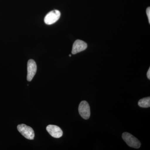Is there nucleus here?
I'll return each instance as SVG.
<instances>
[{
    "mask_svg": "<svg viewBox=\"0 0 150 150\" xmlns=\"http://www.w3.org/2000/svg\"><path fill=\"white\" fill-rule=\"evenodd\" d=\"M138 105L140 107L142 108L150 107V97L144 98H142L139 100L138 102Z\"/></svg>",
    "mask_w": 150,
    "mask_h": 150,
    "instance_id": "6e6552de",
    "label": "nucleus"
},
{
    "mask_svg": "<svg viewBox=\"0 0 150 150\" xmlns=\"http://www.w3.org/2000/svg\"><path fill=\"white\" fill-rule=\"evenodd\" d=\"M37 71V65L33 59L28 60L27 64V80L28 81H32Z\"/></svg>",
    "mask_w": 150,
    "mask_h": 150,
    "instance_id": "39448f33",
    "label": "nucleus"
},
{
    "mask_svg": "<svg viewBox=\"0 0 150 150\" xmlns=\"http://www.w3.org/2000/svg\"><path fill=\"white\" fill-rule=\"evenodd\" d=\"M71 55H69V56H70V57H71Z\"/></svg>",
    "mask_w": 150,
    "mask_h": 150,
    "instance_id": "9b49d317",
    "label": "nucleus"
},
{
    "mask_svg": "<svg viewBox=\"0 0 150 150\" xmlns=\"http://www.w3.org/2000/svg\"><path fill=\"white\" fill-rule=\"evenodd\" d=\"M17 129L26 139L29 140H33L35 137V133L31 127L24 124H21L17 126Z\"/></svg>",
    "mask_w": 150,
    "mask_h": 150,
    "instance_id": "f03ea898",
    "label": "nucleus"
},
{
    "mask_svg": "<svg viewBox=\"0 0 150 150\" xmlns=\"http://www.w3.org/2000/svg\"><path fill=\"white\" fill-rule=\"evenodd\" d=\"M122 138L127 144L131 147L139 149L141 147V144L139 141L129 133H123L122 134Z\"/></svg>",
    "mask_w": 150,
    "mask_h": 150,
    "instance_id": "f257e3e1",
    "label": "nucleus"
},
{
    "mask_svg": "<svg viewBox=\"0 0 150 150\" xmlns=\"http://www.w3.org/2000/svg\"><path fill=\"white\" fill-rule=\"evenodd\" d=\"M87 48V44L84 41L77 40L73 44L72 54H76L84 51Z\"/></svg>",
    "mask_w": 150,
    "mask_h": 150,
    "instance_id": "0eeeda50",
    "label": "nucleus"
},
{
    "mask_svg": "<svg viewBox=\"0 0 150 150\" xmlns=\"http://www.w3.org/2000/svg\"><path fill=\"white\" fill-rule=\"evenodd\" d=\"M146 13L147 15L149 23H150V7H148L146 9Z\"/></svg>",
    "mask_w": 150,
    "mask_h": 150,
    "instance_id": "1a4fd4ad",
    "label": "nucleus"
},
{
    "mask_svg": "<svg viewBox=\"0 0 150 150\" xmlns=\"http://www.w3.org/2000/svg\"><path fill=\"white\" fill-rule=\"evenodd\" d=\"M79 112L82 118L83 119H89L91 115L90 108L89 105L87 101H81L79 107Z\"/></svg>",
    "mask_w": 150,
    "mask_h": 150,
    "instance_id": "20e7f679",
    "label": "nucleus"
},
{
    "mask_svg": "<svg viewBox=\"0 0 150 150\" xmlns=\"http://www.w3.org/2000/svg\"><path fill=\"white\" fill-rule=\"evenodd\" d=\"M147 77L149 79H150V68L148 70L147 73Z\"/></svg>",
    "mask_w": 150,
    "mask_h": 150,
    "instance_id": "9d476101",
    "label": "nucleus"
},
{
    "mask_svg": "<svg viewBox=\"0 0 150 150\" xmlns=\"http://www.w3.org/2000/svg\"><path fill=\"white\" fill-rule=\"evenodd\" d=\"M61 16V13L57 10L51 11L45 16L44 22L47 25H51L55 23L59 20Z\"/></svg>",
    "mask_w": 150,
    "mask_h": 150,
    "instance_id": "7ed1b4c3",
    "label": "nucleus"
},
{
    "mask_svg": "<svg viewBox=\"0 0 150 150\" xmlns=\"http://www.w3.org/2000/svg\"><path fill=\"white\" fill-rule=\"evenodd\" d=\"M46 130L52 137L55 138H61L63 136V131L59 126L49 125L46 127Z\"/></svg>",
    "mask_w": 150,
    "mask_h": 150,
    "instance_id": "423d86ee",
    "label": "nucleus"
}]
</instances>
